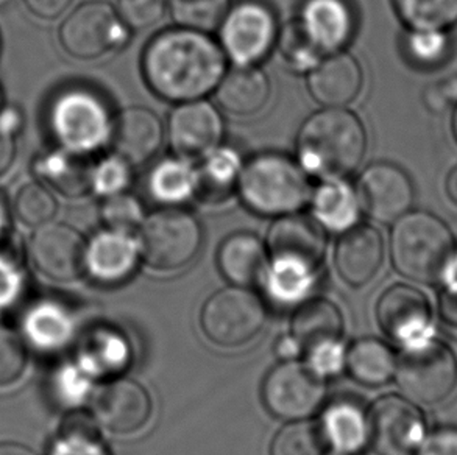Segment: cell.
Listing matches in <instances>:
<instances>
[{"label":"cell","mask_w":457,"mask_h":455,"mask_svg":"<svg viewBox=\"0 0 457 455\" xmlns=\"http://www.w3.org/2000/svg\"><path fill=\"white\" fill-rule=\"evenodd\" d=\"M164 136L160 117L147 108L131 106L114 119L112 139L114 153L133 167L143 166L160 152Z\"/></svg>","instance_id":"cell-23"},{"label":"cell","mask_w":457,"mask_h":455,"mask_svg":"<svg viewBox=\"0 0 457 455\" xmlns=\"http://www.w3.org/2000/svg\"><path fill=\"white\" fill-rule=\"evenodd\" d=\"M87 242L66 223H46L33 234L29 245L31 264L56 283H69L85 273Z\"/></svg>","instance_id":"cell-16"},{"label":"cell","mask_w":457,"mask_h":455,"mask_svg":"<svg viewBox=\"0 0 457 455\" xmlns=\"http://www.w3.org/2000/svg\"><path fill=\"white\" fill-rule=\"evenodd\" d=\"M10 2H12V0H0V8H2V6L8 5Z\"/></svg>","instance_id":"cell-61"},{"label":"cell","mask_w":457,"mask_h":455,"mask_svg":"<svg viewBox=\"0 0 457 455\" xmlns=\"http://www.w3.org/2000/svg\"><path fill=\"white\" fill-rule=\"evenodd\" d=\"M327 443L334 452L353 455L369 443V421L356 401H334L321 419Z\"/></svg>","instance_id":"cell-32"},{"label":"cell","mask_w":457,"mask_h":455,"mask_svg":"<svg viewBox=\"0 0 457 455\" xmlns=\"http://www.w3.org/2000/svg\"><path fill=\"white\" fill-rule=\"evenodd\" d=\"M309 208L311 217L325 233H346L358 227L362 216L356 187L345 178L321 179L320 185L312 189Z\"/></svg>","instance_id":"cell-24"},{"label":"cell","mask_w":457,"mask_h":455,"mask_svg":"<svg viewBox=\"0 0 457 455\" xmlns=\"http://www.w3.org/2000/svg\"><path fill=\"white\" fill-rule=\"evenodd\" d=\"M439 281L442 283V290H448L453 294H457V248L448 258L442 273H440Z\"/></svg>","instance_id":"cell-54"},{"label":"cell","mask_w":457,"mask_h":455,"mask_svg":"<svg viewBox=\"0 0 457 455\" xmlns=\"http://www.w3.org/2000/svg\"><path fill=\"white\" fill-rule=\"evenodd\" d=\"M369 147L364 123L345 108H323L304 120L297 136V161L309 177L346 178L358 170Z\"/></svg>","instance_id":"cell-2"},{"label":"cell","mask_w":457,"mask_h":455,"mask_svg":"<svg viewBox=\"0 0 457 455\" xmlns=\"http://www.w3.org/2000/svg\"><path fill=\"white\" fill-rule=\"evenodd\" d=\"M49 455H110L102 443L97 421L87 413H69L50 446Z\"/></svg>","instance_id":"cell-34"},{"label":"cell","mask_w":457,"mask_h":455,"mask_svg":"<svg viewBox=\"0 0 457 455\" xmlns=\"http://www.w3.org/2000/svg\"><path fill=\"white\" fill-rule=\"evenodd\" d=\"M141 248L133 234L105 228L87 244L85 271L94 283L112 287L137 271Z\"/></svg>","instance_id":"cell-20"},{"label":"cell","mask_w":457,"mask_h":455,"mask_svg":"<svg viewBox=\"0 0 457 455\" xmlns=\"http://www.w3.org/2000/svg\"><path fill=\"white\" fill-rule=\"evenodd\" d=\"M392 4L408 29L448 30L457 24V0H392Z\"/></svg>","instance_id":"cell-36"},{"label":"cell","mask_w":457,"mask_h":455,"mask_svg":"<svg viewBox=\"0 0 457 455\" xmlns=\"http://www.w3.org/2000/svg\"><path fill=\"white\" fill-rule=\"evenodd\" d=\"M133 183V166L118 153L96 161L93 172V194L106 198L129 192Z\"/></svg>","instance_id":"cell-43"},{"label":"cell","mask_w":457,"mask_h":455,"mask_svg":"<svg viewBox=\"0 0 457 455\" xmlns=\"http://www.w3.org/2000/svg\"><path fill=\"white\" fill-rule=\"evenodd\" d=\"M454 252L452 229L427 211H409L390 234V258L402 277L421 284L439 281L440 273Z\"/></svg>","instance_id":"cell-5"},{"label":"cell","mask_w":457,"mask_h":455,"mask_svg":"<svg viewBox=\"0 0 457 455\" xmlns=\"http://www.w3.org/2000/svg\"><path fill=\"white\" fill-rule=\"evenodd\" d=\"M303 351L297 343V340L294 339L292 335L289 337H283L277 344V354H278L283 360H295Z\"/></svg>","instance_id":"cell-55"},{"label":"cell","mask_w":457,"mask_h":455,"mask_svg":"<svg viewBox=\"0 0 457 455\" xmlns=\"http://www.w3.org/2000/svg\"><path fill=\"white\" fill-rule=\"evenodd\" d=\"M145 189L150 200L162 208H181L197 198V167L179 156L158 161L150 169Z\"/></svg>","instance_id":"cell-28"},{"label":"cell","mask_w":457,"mask_h":455,"mask_svg":"<svg viewBox=\"0 0 457 455\" xmlns=\"http://www.w3.org/2000/svg\"><path fill=\"white\" fill-rule=\"evenodd\" d=\"M423 103L434 114H442L457 106V74L434 81L423 89Z\"/></svg>","instance_id":"cell-49"},{"label":"cell","mask_w":457,"mask_h":455,"mask_svg":"<svg viewBox=\"0 0 457 455\" xmlns=\"http://www.w3.org/2000/svg\"><path fill=\"white\" fill-rule=\"evenodd\" d=\"M445 191L448 198L457 206V166L453 167L445 181Z\"/></svg>","instance_id":"cell-58"},{"label":"cell","mask_w":457,"mask_h":455,"mask_svg":"<svg viewBox=\"0 0 457 455\" xmlns=\"http://www.w3.org/2000/svg\"><path fill=\"white\" fill-rule=\"evenodd\" d=\"M24 4L37 18L52 21L68 12L72 0H24Z\"/></svg>","instance_id":"cell-52"},{"label":"cell","mask_w":457,"mask_h":455,"mask_svg":"<svg viewBox=\"0 0 457 455\" xmlns=\"http://www.w3.org/2000/svg\"><path fill=\"white\" fill-rule=\"evenodd\" d=\"M414 455H457V427L444 426L429 432Z\"/></svg>","instance_id":"cell-50"},{"label":"cell","mask_w":457,"mask_h":455,"mask_svg":"<svg viewBox=\"0 0 457 455\" xmlns=\"http://www.w3.org/2000/svg\"><path fill=\"white\" fill-rule=\"evenodd\" d=\"M0 455H37L35 451L16 442H0Z\"/></svg>","instance_id":"cell-56"},{"label":"cell","mask_w":457,"mask_h":455,"mask_svg":"<svg viewBox=\"0 0 457 455\" xmlns=\"http://www.w3.org/2000/svg\"><path fill=\"white\" fill-rule=\"evenodd\" d=\"M116 12L127 29L147 30L164 18L167 0H119Z\"/></svg>","instance_id":"cell-47"},{"label":"cell","mask_w":457,"mask_h":455,"mask_svg":"<svg viewBox=\"0 0 457 455\" xmlns=\"http://www.w3.org/2000/svg\"><path fill=\"white\" fill-rule=\"evenodd\" d=\"M345 368L361 385L381 387L395 377V352L383 340H356L345 352Z\"/></svg>","instance_id":"cell-33"},{"label":"cell","mask_w":457,"mask_h":455,"mask_svg":"<svg viewBox=\"0 0 457 455\" xmlns=\"http://www.w3.org/2000/svg\"><path fill=\"white\" fill-rule=\"evenodd\" d=\"M10 236V210L2 194H0V242Z\"/></svg>","instance_id":"cell-57"},{"label":"cell","mask_w":457,"mask_h":455,"mask_svg":"<svg viewBox=\"0 0 457 455\" xmlns=\"http://www.w3.org/2000/svg\"><path fill=\"white\" fill-rule=\"evenodd\" d=\"M395 379L415 404H439L457 387V356L445 342L428 339L403 346L396 357Z\"/></svg>","instance_id":"cell-7"},{"label":"cell","mask_w":457,"mask_h":455,"mask_svg":"<svg viewBox=\"0 0 457 455\" xmlns=\"http://www.w3.org/2000/svg\"><path fill=\"white\" fill-rule=\"evenodd\" d=\"M325 400L321 376L309 365L283 360L273 367L262 382V401L277 418L303 419L314 413Z\"/></svg>","instance_id":"cell-13"},{"label":"cell","mask_w":457,"mask_h":455,"mask_svg":"<svg viewBox=\"0 0 457 455\" xmlns=\"http://www.w3.org/2000/svg\"><path fill=\"white\" fill-rule=\"evenodd\" d=\"M327 250L325 229L300 212L278 217L267 236L269 261L319 271Z\"/></svg>","instance_id":"cell-17"},{"label":"cell","mask_w":457,"mask_h":455,"mask_svg":"<svg viewBox=\"0 0 457 455\" xmlns=\"http://www.w3.org/2000/svg\"><path fill=\"white\" fill-rule=\"evenodd\" d=\"M245 161L241 153L233 147L219 145L211 153L206 154L202 164L197 167V198L204 203L217 204L237 191V183L241 177Z\"/></svg>","instance_id":"cell-31"},{"label":"cell","mask_w":457,"mask_h":455,"mask_svg":"<svg viewBox=\"0 0 457 455\" xmlns=\"http://www.w3.org/2000/svg\"><path fill=\"white\" fill-rule=\"evenodd\" d=\"M403 55L415 69L431 70L444 66L453 54V41L446 30L408 29L403 37Z\"/></svg>","instance_id":"cell-35"},{"label":"cell","mask_w":457,"mask_h":455,"mask_svg":"<svg viewBox=\"0 0 457 455\" xmlns=\"http://www.w3.org/2000/svg\"><path fill=\"white\" fill-rule=\"evenodd\" d=\"M453 135H454V139L457 142V106L454 108V112H453Z\"/></svg>","instance_id":"cell-59"},{"label":"cell","mask_w":457,"mask_h":455,"mask_svg":"<svg viewBox=\"0 0 457 455\" xmlns=\"http://www.w3.org/2000/svg\"><path fill=\"white\" fill-rule=\"evenodd\" d=\"M309 367L319 376H333L345 365V352L342 344L325 346L309 352Z\"/></svg>","instance_id":"cell-51"},{"label":"cell","mask_w":457,"mask_h":455,"mask_svg":"<svg viewBox=\"0 0 457 455\" xmlns=\"http://www.w3.org/2000/svg\"><path fill=\"white\" fill-rule=\"evenodd\" d=\"M93 154L64 148L44 153L35 161V172L43 183L68 198L85 197L93 192Z\"/></svg>","instance_id":"cell-26"},{"label":"cell","mask_w":457,"mask_h":455,"mask_svg":"<svg viewBox=\"0 0 457 455\" xmlns=\"http://www.w3.org/2000/svg\"><path fill=\"white\" fill-rule=\"evenodd\" d=\"M306 75L311 97L323 108H345L358 99L364 87L361 64L346 52L325 56Z\"/></svg>","instance_id":"cell-21"},{"label":"cell","mask_w":457,"mask_h":455,"mask_svg":"<svg viewBox=\"0 0 457 455\" xmlns=\"http://www.w3.org/2000/svg\"><path fill=\"white\" fill-rule=\"evenodd\" d=\"M100 219L105 228L133 234L145 220V212L139 198L130 192H122L104 198V203L100 206Z\"/></svg>","instance_id":"cell-42"},{"label":"cell","mask_w":457,"mask_h":455,"mask_svg":"<svg viewBox=\"0 0 457 455\" xmlns=\"http://www.w3.org/2000/svg\"><path fill=\"white\" fill-rule=\"evenodd\" d=\"M125 354L124 343L114 335H97V339L87 340V348L81 352L80 367L89 376L104 373L124 363Z\"/></svg>","instance_id":"cell-45"},{"label":"cell","mask_w":457,"mask_h":455,"mask_svg":"<svg viewBox=\"0 0 457 455\" xmlns=\"http://www.w3.org/2000/svg\"><path fill=\"white\" fill-rule=\"evenodd\" d=\"M354 33L356 12L348 0H303L277 46L294 72L308 74L325 56L344 52Z\"/></svg>","instance_id":"cell-3"},{"label":"cell","mask_w":457,"mask_h":455,"mask_svg":"<svg viewBox=\"0 0 457 455\" xmlns=\"http://www.w3.org/2000/svg\"><path fill=\"white\" fill-rule=\"evenodd\" d=\"M152 409L147 390L127 377L106 382L94 394V418L118 435H130L143 429L152 417Z\"/></svg>","instance_id":"cell-19"},{"label":"cell","mask_w":457,"mask_h":455,"mask_svg":"<svg viewBox=\"0 0 457 455\" xmlns=\"http://www.w3.org/2000/svg\"><path fill=\"white\" fill-rule=\"evenodd\" d=\"M229 6V0H167L175 24L204 33L217 31Z\"/></svg>","instance_id":"cell-39"},{"label":"cell","mask_w":457,"mask_h":455,"mask_svg":"<svg viewBox=\"0 0 457 455\" xmlns=\"http://www.w3.org/2000/svg\"><path fill=\"white\" fill-rule=\"evenodd\" d=\"M237 194L253 214L278 219L308 206L312 186L297 160L281 153H261L244 164Z\"/></svg>","instance_id":"cell-4"},{"label":"cell","mask_w":457,"mask_h":455,"mask_svg":"<svg viewBox=\"0 0 457 455\" xmlns=\"http://www.w3.org/2000/svg\"><path fill=\"white\" fill-rule=\"evenodd\" d=\"M141 258L150 269L177 271L197 258L204 231L195 217L181 208H162L139 228Z\"/></svg>","instance_id":"cell-8"},{"label":"cell","mask_w":457,"mask_h":455,"mask_svg":"<svg viewBox=\"0 0 457 455\" xmlns=\"http://www.w3.org/2000/svg\"><path fill=\"white\" fill-rule=\"evenodd\" d=\"M22 127V116L16 108L0 112V177H4L16 158V139Z\"/></svg>","instance_id":"cell-48"},{"label":"cell","mask_w":457,"mask_h":455,"mask_svg":"<svg viewBox=\"0 0 457 455\" xmlns=\"http://www.w3.org/2000/svg\"><path fill=\"white\" fill-rule=\"evenodd\" d=\"M114 119L106 100L87 87L62 89L47 112L50 133L60 148L85 154L112 142Z\"/></svg>","instance_id":"cell-6"},{"label":"cell","mask_w":457,"mask_h":455,"mask_svg":"<svg viewBox=\"0 0 457 455\" xmlns=\"http://www.w3.org/2000/svg\"><path fill=\"white\" fill-rule=\"evenodd\" d=\"M25 275L22 254L8 236L0 242V312L12 308L24 292Z\"/></svg>","instance_id":"cell-41"},{"label":"cell","mask_w":457,"mask_h":455,"mask_svg":"<svg viewBox=\"0 0 457 455\" xmlns=\"http://www.w3.org/2000/svg\"><path fill=\"white\" fill-rule=\"evenodd\" d=\"M167 142L173 154L185 160H204L222 144L225 125L216 106L206 100L179 103L167 120Z\"/></svg>","instance_id":"cell-15"},{"label":"cell","mask_w":457,"mask_h":455,"mask_svg":"<svg viewBox=\"0 0 457 455\" xmlns=\"http://www.w3.org/2000/svg\"><path fill=\"white\" fill-rule=\"evenodd\" d=\"M74 318L62 302L44 300L33 304L22 318L25 342L44 352L68 346L74 335Z\"/></svg>","instance_id":"cell-30"},{"label":"cell","mask_w":457,"mask_h":455,"mask_svg":"<svg viewBox=\"0 0 457 455\" xmlns=\"http://www.w3.org/2000/svg\"><path fill=\"white\" fill-rule=\"evenodd\" d=\"M214 94L223 112L236 117L254 116L269 103L270 81L258 66H235L227 69Z\"/></svg>","instance_id":"cell-25"},{"label":"cell","mask_w":457,"mask_h":455,"mask_svg":"<svg viewBox=\"0 0 457 455\" xmlns=\"http://www.w3.org/2000/svg\"><path fill=\"white\" fill-rule=\"evenodd\" d=\"M327 438L320 425L295 419L273 437L269 455H325Z\"/></svg>","instance_id":"cell-38"},{"label":"cell","mask_w":457,"mask_h":455,"mask_svg":"<svg viewBox=\"0 0 457 455\" xmlns=\"http://www.w3.org/2000/svg\"><path fill=\"white\" fill-rule=\"evenodd\" d=\"M384 242L377 228L358 225L342 234L334 252L340 279L352 287H362L377 277L383 265Z\"/></svg>","instance_id":"cell-22"},{"label":"cell","mask_w":457,"mask_h":455,"mask_svg":"<svg viewBox=\"0 0 457 455\" xmlns=\"http://www.w3.org/2000/svg\"><path fill=\"white\" fill-rule=\"evenodd\" d=\"M27 363V342L12 329L0 327V387L16 384L24 375Z\"/></svg>","instance_id":"cell-44"},{"label":"cell","mask_w":457,"mask_h":455,"mask_svg":"<svg viewBox=\"0 0 457 455\" xmlns=\"http://www.w3.org/2000/svg\"><path fill=\"white\" fill-rule=\"evenodd\" d=\"M127 25L106 2H87L60 27V43L69 55L91 62L119 49L127 41Z\"/></svg>","instance_id":"cell-11"},{"label":"cell","mask_w":457,"mask_h":455,"mask_svg":"<svg viewBox=\"0 0 457 455\" xmlns=\"http://www.w3.org/2000/svg\"><path fill=\"white\" fill-rule=\"evenodd\" d=\"M278 18L261 0H242L229 6L217 29L223 54L233 66H258L278 44Z\"/></svg>","instance_id":"cell-9"},{"label":"cell","mask_w":457,"mask_h":455,"mask_svg":"<svg viewBox=\"0 0 457 455\" xmlns=\"http://www.w3.org/2000/svg\"><path fill=\"white\" fill-rule=\"evenodd\" d=\"M439 314L448 327H457V294L448 290L440 292Z\"/></svg>","instance_id":"cell-53"},{"label":"cell","mask_w":457,"mask_h":455,"mask_svg":"<svg viewBox=\"0 0 457 455\" xmlns=\"http://www.w3.org/2000/svg\"><path fill=\"white\" fill-rule=\"evenodd\" d=\"M267 312L258 295L247 287L219 290L204 302L200 325L206 339L220 348H239L261 333Z\"/></svg>","instance_id":"cell-10"},{"label":"cell","mask_w":457,"mask_h":455,"mask_svg":"<svg viewBox=\"0 0 457 455\" xmlns=\"http://www.w3.org/2000/svg\"><path fill=\"white\" fill-rule=\"evenodd\" d=\"M362 214L370 220L392 225L411 211L415 189L408 173L392 162H375L356 183Z\"/></svg>","instance_id":"cell-14"},{"label":"cell","mask_w":457,"mask_h":455,"mask_svg":"<svg viewBox=\"0 0 457 455\" xmlns=\"http://www.w3.org/2000/svg\"><path fill=\"white\" fill-rule=\"evenodd\" d=\"M217 265L223 277L233 285L252 287L262 283L269 265V252L258 236L236 233L219 246Z\"/></svg>","instance_id":"cell-27"},{"label":"cell","mask_w":457,"mask_h":455,"mask_svg":"<svg viewBox=\"0 0 457 455\" xmlns=\"http://www.w3.org/2000/svg\"><path fill=\"white\" fill-rule=\"evenodd\" d=\"M5 108V95H4V91H2V87H0V112Z\"/></svg>","instance_id":"cell-60"},{"label":"cell","mask_w":457,"mask_h":455,"mask_svg":"<svg viewBox=\"0 0 457 455\" xmlns=\"http://www.w3.org/2000/svg\"><path fill=\"white\" fill-rule=\"evenodd\" d=\"M58 203L54 194L44 185H25L14 200V214L19 222L29 228H39L52 222Z\"/></svg>","instance_id":"cell-40"},{"label":"cell","mask_w":457,"mask_h":455,"mask_svg":"<svg viewBox=\"0 0 457 455\" xmlns=\"http://www.w3.org/2000/svg\"><path fill=\"white\" fill-rule=\"evenodd\" d=\"M333 455H345V454H340V452H333Z\"/></svg>","instance_id":"cell-62"},{"label":"cell","mask_w":457,"mask_h":455,"mask_svg":"<svg viewBox=\"0 0 457 455\" xmlns=\"http://www.w3.org/2000/svg\"><path fill=\"white\" fill-rule=\"evenodd\" d=\"M227 56L210 33L173 27L156 33L141 58L150 91L173 103L202 100L214 94L227 72Z\"/></svg>","instance_id":"cell-1"},{"label":"cell","mask_w":457,"mask_h":455,"mask_svg":"<svg viewBox=\"0 0 457 455\" xmlns=\"http://www.w3.org/2000/svg\"><path fill=\"white\" fill-rule=\"evenodd\" d=\"M315 277L317 273L314 271L269 261L262 281L273 302L291 306L308 295L314 285Z\"/></svg>","instance_id":"cell-37"},{"label":"cell","mask_w":457,"mask_h":455,"mask_svg":"<svg viewBox=\"0 0 457 455\" xmlns=\"http://www.w3.org/2000/svg\"><path fill=\"white\" fill-rule=\"evenodd\" d=\"M379 327L403 346L433 335V312L427 295L408 284H395L384 292L377 306Z\"/></svg>","instance_id":"cell-18"},{"label":"cell","mask_w":457,"mask_h":455,"mask_svg":"<svg viewBox=\"0 0 457 455\" xmlns=\"http://www.w3.org/2000/svg\"><path fill=\"white\" fill-rule=\"evenodd\" d=\"M291 335L303 352L340 343L344 318L334 302L317 298L304 302L292 318Z\"/></svg>","instance_id":"cell-29"},{"label":"cell","mask_w":457,"mask_h":455,"mask_svg":"<svg viewBox=\"0 0 457 455\" xmlns=\"http://www.w3.org/2000/svg\"><path fill=\"white\" fill-rule=\"evenodd\" d=\"M87 373L80 365H62L52 376V393L62 406H77L89 392Z\"/></svg>","instance_id":"cell-46"},{"label":"cell","mask_w":457,"mask_h":455,"mask_svg":"<svg viewBox=\"0 0 457 455\" xmlns=\"http://www.w3.org/2000/svg\"><path fill=\"white\" fill-rule=\"evenodd\" d=\"M369 444L377 455H414L427 435V423L414 401L383 396L367 413Z\"/></svg>","instance_id":"cell-12"}]
</instances>
